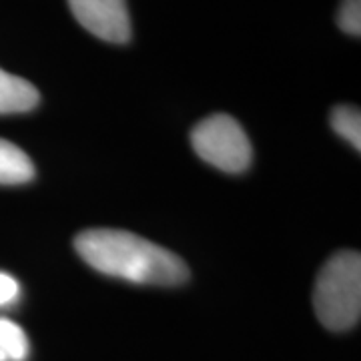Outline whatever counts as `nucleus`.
I'll return each mask as SVG.
<instances>
[{
  "label": "nucleus",
  "instance_id": "1",
  "mask_svg": "<svg viewBox=\"0 0 361 361\" xmlns=\"http://www.w3.org/2000/svg\"><path fill=\"white\" fill-rule=\"evenodd\" d=\"M75 249L92 269L139 285H180L189 279L185 261L139 235L118 229H89Z\"/></svg>",
  "mask_w": 361,
  "mask_h": 361
},
{
  "label": "nucleus",
  "instance_id": "2",
  "mask_svg": "<svg viewBox=\"0 0 361 361\" xmlns=\"http://www.w3.org/2000/svg\"><path fill=\"white\" fill-rule=\"evenodd\" d=\"M313 305L317 319L331 331L355 327L361 315V257L357 251H341L319 271Z\"/></svg>",
  "mask_w": 361,
  "mask_h": 361
},
{
  "label": "nucleus",
  "instance_id": "3",
  "mask_svg": "<svg viewBox=\"0 0 361 361\" xmlns=\"http://www.w3.org/2000/svg\"><path fill=\"white\" fill-rule=\"evenodd\" d=\"M197 155L225 173H243L253 159L251 141L243 127L229 115L203 118L191 133Z\"/></svg>",
  "mask_w": 361,
  "mask_h": 361
},
{
  "label": "nucleus",
  "instance_id": "4",
  "mask_svg": "<svg viewBox=\"0 0 361 361\" xmlns=\"http://www.w3.org/2000/svg\"><path fill=\"white\" fill-rule=\"evenodd\" d=\"M71 13L97 39L125 44L130 40L127 0H68Z\"/></svg>",
  "mask_w": 361,
  "mask_h": 361
},
{
  "label": "nucleus",
  "instance_id": "5",
  "mask_svg": "<svg viewBox=\"0 0 361 361\" xmlns=\"http://www.w3.org/2000/svg\"><path fill=\"white\" fill-rule=\"evenodd\" d=\"M40 101L39 90L25 78L0 68V115L32 111Z\"/></svg>",
  "mask_w": 361,
  "mask_h": 361
},
{
  "label": "nucleus",
  "instance_id": "6",
  "mask_svg": "<svg viewBox=\"0 0 361 361\" xmlns=\"http://www.w3.org/2000/svg\"><path fill=\"white\" fill-rule=\"evenodd\" d=\"M35 177L30 157L14 142L0 139V185H23Z\"/></svg>",
  "mask_w": 361,
  "mask_h": 361
},
{
  "label": "nucleus",
  "instance_id": "7",
  "mask_svg": "<svg viewBox=\"0 0 361 361\" xmlns=\"http://www.w3.org/2000/svg\"><path fill=\"white\" fill-rule=\"evenodd\" d=\"M30 343L18 323L0 317V361H25Z\"/></svg>",
  "mask_w": 361,
  "mask_h": 361
},
{
  "label": "nucleus",
  "instance_id": "8",
  "mask_svg": "<svg viewBox=\"0 0 361 361\" xmlns=\"http://www.w3.org/2000/svg\"><path fill=\"white\" fill-rule=\"evenodd\" d=\"M331 127L339 137H343L345 141L360 151L361 149V113L357 106L351 104H341L336 106L331 113Z\"/></svg>",
  "mask_w": 361,
  "mask_h": 361
},
{
  "label": "nucleus",
  "instance_id": "9",
  "mask_svg": "<svg viewBox=\"0 0 361 361\" xmlns=\"http://www.w3.org/2000/svg\"><path fill=\"white\" fill-rule=\"evenodd\" d=\"M337 25L351 37L361 35V0H343L337 13Z\"/></svg>",
  "mask_w": 361,
  "mask_h": 361
},
{
  "label": "nucleus",
  "instance_id": "10",
  "mask_svg": "<svg viewBox=\"0 0 361 361\" xmlns=\"http://www.w3.org/2000/svg\"><path fill=\"white\" fill-rule=\"evenodd\" d=\"M20 295V285L14 279L13 275L2 273L0 271V307L13 305L14 301Z\"/></svg>",
  "mask_w": 361,
  "mask_h": 361
}]
</instances>
